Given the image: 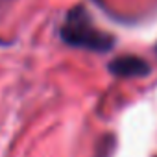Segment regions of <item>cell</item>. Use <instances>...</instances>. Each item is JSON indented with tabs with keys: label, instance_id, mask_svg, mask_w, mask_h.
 I'll return each mask as SVG.
<instances>
[{
	"label": "cell",
	"instance_id": "cell-1",
	"mask_svg": "<svg viewBox=\"0 0 157 157\" xmlns=\"http://www.w3.org/2000/svg\"><path fill=\"white\" fill-rule=\"evenodd\" d=\"M61 37L72 46L87 48L93 52H107L115 43L111 35L93 24L89 13L83 8H74L67 15L65 24L61 26Z\"/></svg>",
	"mask_w": 157,
	"mask_h": 157
},
{
	"label": "cell",
	"instance_id": "cell-2",
	"mask_svg": "<svg viewBox=\"0 0 157 157\" xmlns=\"http://www.w3.org/2000/svg\"><path fill=\"white\" fill-rule=\"evenodd\" d=\"M109 72L118 78H142L150 72V65L137 56H120L111 61Z\"/></svg>",
	"mask_w": 157,
	"mask_h": 157
}]
</instances>
